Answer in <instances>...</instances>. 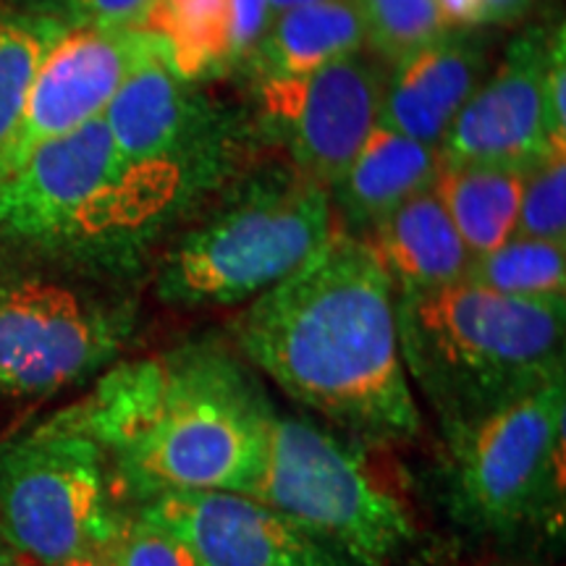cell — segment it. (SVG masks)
Segmentation results:
<instances>
[{"mask_svg":"<svg viewBox=\"0 0 566 566\" xmlns=\"http://www.w3.org/2000/svg\"><path fill=\"white\" fill-rule=\"evenodd\" d=\"M247 363L292 399L370 441L420 433L391 283L363 237L336 229L231 325Z\"/></svg>","mask_w":566,"mask_h":566,"instance_id":"cell-1","label":"cell"},{"mask_svg":"<svg viewBox=\"0 0 566 566\" xmlns=\"http://www.w3.org/2000/svg\"><path fill=\"white\" fill-rule=\"evenodd\" d=\"M71 415L139 501L166 491L244 493L263 464L275 409L218 342L108 367Z\"/></svg>","mask_w":566,"mask_h":566,"instance_id":"cell-2","label":"cell"},{"mask_svg":"<svg viewBox=\"0 0 566 566\" xmlns=\"http://www.w3.org/2000/svg\"><path fill=\"white\" fill-rule=\"evenodd\" d=\"M223 184L124 158L97 118L0 176V244L82 273H129Z\"/></svg>","mask_w":566,"mask_h":566,"instance_id":"cell-3","label":"cell"},{"mask_svg":"<svg viewBox=\"0 0 566 566\" xmlns=\"http://www.w3.org/2000/svg\"><path fill=\"white\" fill-rule=\"evenodd\" d=\"M394 304L407 378L446 433L564 380L566 304L512 300L467 279Z\"/></svg>","mask_w":566,"mask_h":566,"instance_id":"cell-4","label":"cell"},{"mask_svg":"<svg viewBox=\"0 0 566 566\" xmlns=\"http://www.w3.org/2000/svg\"><path fill=\"white\" fill-rule=\"evenodd\" d=\"M334 231L328 187L289 160L263 163L226 181L216 208L174 239L155 294L174 307L252 302L300 271Z\"/></svg>","mask_w":566,"mask_h":566,"instance_id":"cell-5","label":"cell"},{"mask_svg":"<svg viewBox=\"0 0 566 566\" xmlns=\"http://www.w3.org/2000/svg\"><path fill=\"white\" fill-rule=\"evenodd\" d=\"M244 495L263 501L349 566H388L415 543L407 501L359 446L302 417L273 415Z\"/></svg>","mask_w":566,"mask_h":566,"instance_id":"cell-6","label":"cell"},{"mask_svg":"<svg viewBox=\"0 0 566 566\" xmlns=\"http://www.w3.org/2000/svg\"><path fill=\"white\" fill-rule=\"evenodd\" d=\"M137 328L132 302L69 275L0 268V396L40 399L108 370Z\"/></svg>","mask_w":566,"mask_h":566,"instance_id":"cell-7","label":"cell"},{"mask_svg":"<svg viewBox=\"0 0 566 566\" xmlns=\"http://www.w3.org/2000/svg\"><path fill=\"white\" fill-rule=\"evenodd\" d=\"M101 443L66 412L0 449V535L42 566L111 541L118 514Z\"/></svg>","mask_w":566,"mask_h":566,"instance_id":"cell-8","label":"cell"},{"mask_svg":"<svg viewBox=\"0 0 566 566\" xmlns=\"http://www.w3.org/2000/svg\"><path fill=\"white\" fill-rule=\"evenodd\" d=\"M566 380L446 433L451 506L464 525L514 533L535 520L562 470Z\"/></svg>","mask_w":566,"mask_h":566,"instance_id":"cell-9","label":"cell"},{"mask_svg":"<svg viewBox=\"0 0 566 566\" xmlns=\"http://www.w3.org/2000/svg\"><path fill=\"white\" fill-rule=\"evenodd\" d=\"M252 82L265 137L294 168L331 189L378 124L386 66L359 51L310 74Z\"/></svg>","mask_w":566,"mask_h":566,"instance_id":"cell-10","label":"cell"},{"mask_svg":"<svg viewBox=\"0 0 566 566\" xmlns=\"http://www.w3.org/2000/svg\"><path fill=\"white\" fill-rule=\"evenodd\" d=\"M153 61L163 63L158 42L137 27H66L0 139V176L38 147L103 118L126 80Z\"/></svg>","mask_w":566,"mask_h":566,"instance_id":"cell-11","label":"cell"},{"mask_svg":"<svg viewBox=\"0 0 566 566\" xmlns=\"http://www.w3.org/2000/svg\"><path fill=\"white\" fill-rule=\"evenodd\" d=\"M105 129L124 158L176 163L229 181L242 166L244 122L160 61L132 74L103 113Z\"/></svg>","mask_w":566,"mask_h":566,"instance_id":"cell-12","label":"cell"},{"mask_svg":"<svg viewBox=\"0 0 566 566\" xmlns=\"http://www.w3.org/2000/svg\"><path fill=\"white\" fill-rule=\"evenodd\" d=\"M551 34L554 27L533 24L509 42L438 145L441 163L530 171L554 150L543 126V71Z\"/></svg>","mask_w":566,"mask_h":566,"instance_id":"cell-13","label":"cell"},{"mask_svg":"<svg viewBox=\"0 0 566 566\" xmlns=\"http://www.w3.org/2000/svg\"><path fill=\"white\" fill-rule=\"evenodd\" d=\"M171 530L200 566H349L263 501L233 491H166L137 509Z\"/></svg>","mask_w":566,"mask_h":566,"instance_id":"cell-14","label":"cell"},{"mask_svg":"<svg viewBox=\"0 0 566 566\" xmlns=\"http://www.w3.org/2000/svg\"><path fill=\"white\" fill-rule=\"evenodd\" d=\"M485 30H449L386 71L378 124L424 145H441L488 74Z\"/></svg>","mask_w":566,"mask_h":566,"instance_id":"cell-15","label":"cell"},{"mask_svg":"<svg viewBox=\"0 0 566 566\" xmlns=\"http://www.w3.org/2000/svg\"><path fill=\"white\" fill-rule=\"evenodd\" d=\"M271 21L265 0H153L137 30L158 42L171 74L200 84L244 66Z\"/></svg>","mask_w":566,"mask_h":566,"instance_id":"cell-16","label":"cell"},{"mask_svg":"<svg viewBox=\"0 0 566 566\" xmlns=\"http://www.w3.org/2000/svg\"><path fill=\"white\" fill-rule=\"evenodd\" d=\"M391 283L394 300H407L467 279L472 254L438 200L436 189L417 192L363 233Z\"/></svg>","mask_w":566,"mask_h":566,"instance_id":"cell-17","label":"cell"},{"mask_svg":"<svg viewBox=\"0 0 566 566\" xmlns=\"http://www.w3.org/2000/svg\"><path fill=\"white\" fill-rule=\"evenodd\" d=\"M438 168V147L375 124L349 166L331 184L334 212L349 226L344 231L363 237L409 197L433 187Z\"/></svg>","mask_w":566,"mask_h":566,"instance_id":"cell-18","label":"cell"},{"mask_svg":"<svg viewBox=\"0 0 566 566\" xmlns=\"http://www.w3.org/2000/svg\"><path fill=\"white\" fill-rule=\"evenodd\" d=\"M359 51L365 32L352 0H317L275 17L244 69L252 80L302 76Z\"/></svg>","mask_w":566,"mask_h":566,"instance_id":"cell-19","label":"cell"},{"mask_svg":"<svg viewBox=\"0 0 566 566\" xmlns=\"http://www.w3.org/2000/svg\"><path fill=\"white\" fill-rule=\"evenodd\" d=\"M527 171L483 163H441L433 189L472 258L514 237Z\"/></svg>","mask_w":566,"mask_h":566,"instance_id":"cell-20","label":"cell"},{"mask_svg":"<svg viewBox=\"0 0 566 566\" xmlns=\"http://www.w3.org/2000/svg\"><path fill=\"white\" fill-rule=\"evenodd\" d=\"M467 281L512 300L566 304V244L512 237L472 258Z\"/></svg>","mask_w":566,"mask_h":566,"instance_id":"cell-21","label":"cell"},{"mask_svg":"<svg viewBox=\"0 0 566 566\" xmlns=\"http://www.w3.org/2000/svg\"><path fill=\"white\" fill-rule=\"evenodd\" d=\"M66 27L53 13L27 11L0 0V139L17 122L34 74Z\"/></svg>","mask_w":566,"mask_h":566,"instance_id":"cell-22","label":"cell"},{"mask_svg":"<svg viewBox=\"0 0 566 566\" xmlns=\"http://www.w3.org/2000/svg\"><path fill=\"white\" fill-rule=\"evenodd\" d=\"M365 32V51L384 63L407 59L449 32L438 0H352Z\"/></svg>","mask_w":566,"mask_h":566,"instance_id":"cell-23","label":"cell"},{"mask_svg":"<svg viewBox=\"0 0 566 566\" xmlns=\"http://www.w3.org/2000/svg\"><path fill=\"white\" fill-rule=\"evenodd\" d=\"M514 237L566 244V147H554L527 171Z\"/></svg>","mask_w":566,"mask_h":566,"instance_id":"cell-24","label":"cell"},{"mask_svg":"<svg viewBox=\"0 0 566 566\" xmlns=\"http://www.w3.org/2000/svg\"><path fill=\"white\" fill-rule=\"evenodd\" d=\"M108 546L116 566H200L179 535L139 512L118 514Z\"/></svg>","mask_w":566,"mask_h":566,"instance_id":"cell-25","label":"cell"},{"mask_svg":"<svg viewBox=\"0 0 566 566\" xmlns=\"http://www.w3.org/2000/svg\"><path fill=\"white\" fill-rule=\"evenodd\" d=\"M543 126L551 147L566 145V32L558 21L543 71Z\"/></svg>","mask_w":566,"mask_h":566,"instance_id":"cell-26","label":"cell"},{"mask_svg":"<svg viewBox=\"0 0 566 566\" xmlns=\"http://www.w3.org/2000/svg\"><path fill=\"white\" fill-rule=\"evenodd\" d=\"M535 0H438L449 30H488L509 27L527 17Z\"/></svg>","mask_w":566,"mask_h":566,"instance_id":"cell-27","label":"cell"},{"mask_svg":"<svg viewBox=\"0 0 566 566\" xmlns=\"http://www.w3.org/2000/svg\"><path fill=\"white\" fill-rule=\"evenodd\" d=\"M153 0H59L61 19L69 27H137Z\"/></svg>","mask_w":566,"mask_h":566,"instance_id":"cell-28","label":"cell"},{"mask_svg":"<svg viewBox=\"0 0 566 566\" xmlns=\"http://www.w3.org/2000/svg\"><path fill=\"white\" fill-rule=\"evenodd\" d=\"M55 566H116V562H113L108 543H103V546H92L87 551H80V554L63 558Z\"/></svg>","mask_w":566,"mask_h":566,"instance_id":"cell-29","label":"cell"},{"mask_svg":"<svg viewBox=\"0 0 566 566\" xmlns=\"http://www.w3.org/2000/svg\"><path fill=\"white\" fill-rule=\"evenodd\" d=\"M307 3H317V0H265L268 11H271V17H281V13L292 11V9H300V6H307Z\"/></svg>","mask_w":566,"mask_h":566,"instance_id":"cell-30","label":"cell"},{"mask_svg":"<svg viewBox=\"0 0 566 566\" xmlns=\"http://www.w3.org/2000/svg\"><path fill=\"white\" fill-rule=\"evenodd\" d=\"M0 566H6V551L0 548Z\"/></svg>","mask_w":566,"mask_h":566,"instance_id":"cell-31","label":"cell"}]
</instances>
